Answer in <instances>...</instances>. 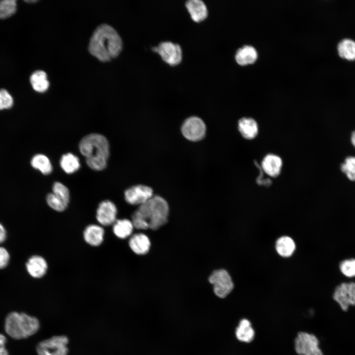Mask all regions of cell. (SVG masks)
Returning a JSON list of instances; mask_svg holds the SVG:
<instances>
[{
    "instance_id": "cell-1",
    "label": "cell",
    "mask_w": 355,
    "mask_h": 355,
    "mask_svg": "<svg viewBox=\"0 0 355 355\" xmlns=\"http://www.w3.org/2000/svg\"><path fill=\"white\" fill-rule=\"evenodd\" d=\"M169 213L167 201L161 196H153L139 206L132 215V222L137 229L157 230L168 221Z\"/></svg>"
},
{
    "instance_id": "cell-2",
    "label": "cell",
    "mask_w": 355,
    "mask_h": 355,
    "mask_svg": "<svg viewBox=\"0 0 355 355\" xmlns=\"http://www.w3.org/2000/svg\"><path fill=\"white\" fill-rule=\"evenodd\" d=\"M88 48L90 53L98 60L107 62L119 54L122 48V42L112 27L102 24L92 35Z\"/></svg>"
},
{
    "instance_id": "cell-3",
    "label": "cell",
    "mask_w": 355,
    "mask_h": 355,
    "mask_svg": "<svg viewBox=\"0 0 355 355\" xmlns=\"http://www.w3.org/2000/svg\"><path fill=\"white\" fill-rule=\"evenodd\" d=\"M79 148L91 169L101 171L106 167L109 155V145L105 137L99 134H89L81 139Z\"/></svg>"
},
{
    "instance_id": "cell-4",
    "label": "cell",
    "mask_w": 355,
    "mask_h": 355,
    "mask_svg": "<svg viewBox=\"0 0 355 355\" xmlns=\"http://www.w3.org/2000/svg\"><path fill=\"white\" fill-rule=\"evenodd\" d=\"M39 326V322L36 317L13 312L9 313L5 319L4 329L12 338L22 339L35 334Z\"/></svg>"
},
{
    "instance_id": "cell-5",
    "label": "cell",
    "mask_w": 355,
    "mask_h": 355,
    "mask_svg": "<svg viewBox=\"0 0 355 355\" xmlns=\"http://www.w3.org/2000/svg\"><path fill=\"white\" fill-rule=\"evenodd\" d=\"M69 338L65 335H56L44 340L36 346L38 355H68Z\"/></svg>"
},
{
    "instance_id": "cell-6",
    "label": "cell",
    "mask_w": 355,
    "mask_h": 355,
    "mask_svg": "<svg viewBox=\"0 0 355 355\" xmlns=\"http://www.w3.org/2000/svg\"><path fill=\"white\" fill-rule=\"evenodd\" d=\"M320 342L314 334L300 332L295 339V349L299 355H324Z\"/></svg>"
},
{
    "instance_id": "cell-7",
    "label": "cell",
    "mask_w": 355,
    "mask_h": 355,
    "mask_svg": "<svg viewBox=\"0 0 355 355\" xmlns=\"http://www.w3.org/2000/svg\"><path fill=\"white\" fill-rule=\"evenodd\" d=\"M209 281L213 285L215 294L221 298L226 297L234 287V284L230 275L224 269L213 271L209 277Z\"/></svg>"
},
{
    "instance_id": "cell-8",
    "label": "cell",
    "mask_w": 355,
    "mask_h": 355,
    "mask_svg": "<svg viewBox=\"0 0 355 355\" xmlns=\"http://www.w3.org/2000/svg\"><path fill=\"white\" fill-rule=\"evenodd\" d=\"M332 298L343 311H347L350 306H355V283H343L337 285Z\"/></svg>"
},
{
    "instance_id": "cell-9",
    "label": "cell",
    "mask_w": 355,
    "mask_h": 355,
    "mask_svg": "<svg viewBox=\"0 0 355 355\" xmlns=\"http://www.w3.org/2000/svg\"><path fill=\"white\" fill-rule=\"evenodd\" d=\"M206 130V125L204 121L196 116L188 118L181 126L182 135L191 141L201 140L204 137Z\"/></svg>"
},
{
    "instance_id": "cell-10",
    "label": "cell",
    "mask_w": 355,
    "mask_h": 355,
    "mask_svg": "<svg viewBox=\"0 0 355 355\" xmlns=\"http://www.w3.org/2000/svg\"><path fill=\"white\" fill-rule=\"evenodd\" d=\"M153 50L160 55L164 61L171 66L177 65L181 61L182 51L178 44L170 41L162 42Z\"/></svg>"
},
{
    "instance_id": "cell-11",
    "label": "cell",
    "mask_w": 355,
    "mask_h": 355,
    "mask_svg": "<svg viewBox=\"0 0 355 355\" xmlns=\"http://www.w3.org/2000/svg\"><path fill=\"white\" fill-rule=\"evenodd\" d=\"M153 190L149 186L137 185L126 189L124 192L126 201L132 205H141L146 203L152 196Z\"/></svg>"
},
{
    "instance_id": "cell-12",
    "label": "cell",
    "mask_w": 355,
    "mask_h": 355,
    "mask_svg": "<svg viewBox=\"0 0 355 355\" xmlns=\"http://www.w3.org/2000/svg\"><path fill=\"white\" fill-rule=\"evenodd\" d=\"M117 210L111 201L105 200L100 203L96 211V217L101 226L112 225L117 220Z\"/></svg>"
},
{
    "instance_id": "cell-13",
    "label": "cell",
    "mask_w": 355,
    "mask_h": 355,
    "mask_svg": "<svg viewBox=\"0 0 355 355\" xmlns=\"http://www.w3.org/2000/svg\"><path fill=\"white\" fill-rule=\"evenodd\" d=\"M282 164L280 157L275 154H268L263 158L261 167L269 176L276 178L281 173Z\"/></svg>"
},
{
    "instance_id": "cell-14",
    "label": "cell",
    "mask_w": 355,
    "mask_h": 355,
    "mask_svg": "<svg viewBox=\"0 0 355 355\" xmlns=\"http://www.w3.org/2000/svg\"><path fill=\"white\" fill-rule=\"evenodd\" d=\"M29 274L35 278H40L46 274L48 265L45 259L41 256L34 255L31 257L26 263Z\"/></svg>"
},
{
    "instance_id": "cell-15",
    "label": "cell",
    "mask_w": 355,
    "mask_h": 355,
    "mask_svg": "<svg viewBox=\"0 0 355 355\" xmlns=\"http://www.w3.org/2000/svg\"><path fill=\"white\" fill-rule=\"evenodd\" d=\"M105 231L101 225L90 224L87 226L83 232L84 241L89 245L99 246L104 241Z\"/></svg>"
},
{
    "instance_id": "cell-16",
    "label": "cell",
    "mask_w": 355,
    "mask_h": 355,
    "mask_svg": "<svg viewBox=\"0 0 355 355\" xmlns=\"http://www.w3.org/2000/svg\"><path fill=\"white\" fill-rule=\"evenodd\" d=\"M129 246L134 253L139 255H143L149 250L150 242L146 235L143 233H137L131 237L129 241Z\"/></svg>"
},
{
    "instance_id": "cell-17",
    "label": "cell",
    "mask_w": 355,
    "mask_h": 355,
    "mask_svg": "<svg viewBox=\"0 0 355 355\" xmlns=\"http://www.w3.org/2000/svg\"><path fill=\"white\" fill-rule=\"evenodd\" d=\"M238 129L242 136L249 140L255 138L258 132L257 123L252 118L240 119L238 122Z\"/></svg>"
},
{
    "instance_id": "cell-18",
    "label": "cell",
    "mask_w": 355,
    "mask_h": 355,
    "mask_svg": "<svg viewBox=\"0 0 355 355\" xmlns=\"http://www.w3.org/2000/svg\"><path fill=\"white\" fill-rule=\"evenodd\" d=\"M185 5L192 19L196 22L204 20L208 16L207 6L201 0H188Z\"/></svg>"
},
{
    "instance_id": "cell-19",
    "label": "cell",
    "mask_w": 355,
    "mask_h": 355,
    "mask_svg": "<svg viewBox=\"0 0 355 355\" xmlns=\"http://www.w3.org/2000/svg\"><path fill=\"white\" fill-rule=\"evenodd\" d=\"M257 53L254 47L246 45L239 48L235 55L237 62L241 65L251 64L255 62Z\"/></svg>"
},
{
    "instance_id": "cell-20",
    "label": "cell",
    "mask_w": 355,
    "mask_h": 355,
    "mask_svg": "<svg viewBox=\"0 0 355 355\" xmlns=\"http://www.w3.org/2000/svg\"><path fill=\"white\" fill-rule=\"evenodd\" d=\"M275 246L277 253L283 257L291 256L296 248L293 240L286 236H282L278 239Z\"/></svg>"
},
{
    "instance_id": "cell-21",
    "label": "cell",
    "mask_w": 355,
    "mask_h": 355,
    "mask_svg": "<svg viewBox=\"0 0 355 355\" xmlns=\"http://www.w3.org/2000/svg\"><path fill=\"white\" fill-rule=\"evenodd\" d=\"M254 334L250 322L246 319L241 320L235 331L237 339L243 342L249 343L253 339Z\"/></svg>"
},
{
    "instance_id": "cell-22",
    "label": "cell",
    "mask_w": 355,
    "mask_h": 355,
    "mask_svg": "<svg viewBox=\"0 0 355 355\" xmlns=\"http://www.w3.org/2000/svg\"><path fill=\"white\" fill-rule=\"evenodd\" d=\"M134 228L132 221L128 219H117L112 225V231L114 234L121 239H124L130 236Z\"/></svg>"
},
{
    "instance_id": "cell-23",
    "label": "cell",
    "mask_w": 355,
    "mask_h": 355,
    "mask_svg": "<svg viewBox=\"0 0 355 355\" xmlns=\"http://www.w3.org/2000/svg\"><path fill=\"white\" fill-rule=\"evenodd\" d=\"M337 51L342 58L350 61L355 60V41L350 38L342 39L337 45Z\"/></svg>"
},
{
    "instance_id": "cell-24",
    "label": "cell",
    "mask_w": 355,
    "mask_h": 355,
    "mask_svg": "<svg viewBox=\"0 0 355 355\" xmlns=\"http://www.w3.org/2000/svg\"><path fill=\"white\" fill-rule=\"evenodd\" d=\"M30 80L33 89L38 92H44L49 87L47 74L44 71H35L31 75Z\"/></svg>"
},
{
    "instance_id": "cell-25",
    "label": "cell",
    "mask_w": 355,
    "mask_h": 355,
    "mask_svg": "<svg viewBox=\"0 0 355 355\" xmlns=\"http://www.w3.org/2000/svg\"><path fill=\"white\" fill-rule=\"evenodd\" d=\"M62 169L67 174H72L77 171L80 166L78 158L71 153L64 154L60 161Z\"/></svg>"
},
{
    "instance_id": "cell-26",
    "label": "cell",
    "mask_w": 355,
    "mask_h": 355,
    "mask_svg": "<svg viewBox=\"0 0 355 355\" xmlns=\"http://www.w3.org/2000/svg\"><path fill=\"white\" fill-rule=\"evenodd\" d=\"M31 163L33 168L38 170L44 175H48L52 172L51 163L48 158L43 154L35 155L32 158Z\"/></svg>"
},
{
    "instance_id": "cell-27",
    "label": "cell",
    "mask_w": 355,
    "mask_h": 355,
    "mask_svg": "<svg viewBox=\"0 0 355 355\" xmlns=\"http://www.w3.org/2000/svg\"><path fill=\"white\" fill-rule=\"evenodd\" d=\"M340 170L349 180L355 181V156L346 157L340 165Z\"/></svg>"
},
{
    "instance_id": "cell-28",
    "label": "cell",
    "mask_w": 355,
    "mask_h": 355,
    "mask_svg": "<svg viewBox=\"0 0 355 355\" xmlns=\"http://www.w3.org/2000/svg\"><path fill=\"white\" fill-rule=\"evenodd\" d=\"M16 1L2 0L0 1V18L4 19L13 15L16 10Z\"/></svg>"
},
{
    "instance_id": "cell-29",
    "label": "cell",
    "mask_w": 355,
    "mask_h": 355,
    "mask_svg": "<svg viewBox=\"0 0 355 355\" xmlns=\"http://www.w3.org/2000/svg\"><path fill=\"white\" fill-rule=\"evenodd\" d=\"M48 206L57 212H63L66 210L68 204L53 193L48 194L46 197Z\"/></svg>"
},
{
    "instance_id": "cell-30",
    "label": "cell",
    "mask_w": 355,
    "mask_h": 355,
    "mask_svg": "<svg viewBox=\"0 0 355 355\" xmlns=\"http://www.w3.org/2000/svg\"><path fill=\"white\" fill-rule=\"evenodd\" d=\"M341 273L347 277H355V259L350 258L343 260L340 263Z\"/></svg>"
},
{
    "instance_id": "cell-31",
    "label": "cell",
    "mask_w": 355,
    "mask_h": 355,
    "mask_svg": "<svg viewBox=\"0 0 355 355\" xmlns=\"http://www.w3.org/2000/svg\"><path fill=\"white\" fill-rule=\"evenodd\" d=\"M52 193L60 197L67 204L70 200V192L68 188L60 182H56L52 187Z\"/></svg>"
},
{
    "instance_id": "cell-32",
    "label": "cell",
    "mask_w": 355,
    "mask_h": 355,
    "mask_svg": "<svg viewBox=\"0 0 355 355\" xmlns=\"http://www.w3.org/2000/svg\"><path fill=\"white\" fill-rule=\"evenodd\" d=\"M13 99L10 93L5 89H0V110L8 109L12 107Z\"/></svg>"
},
{
    "instance_id": "cell-33",
    "label": "cell",
    "mask_w": 355,
    "mask_h": 355,
    "mask_svg": "<svg viewBox=\"0 0 355 355\" xmlns=\"http://www.w3.org/2000/svg\"><path fill=\"white\" fill-rule=\"evenodd\" d=\"M254 163L255 166L258 168L260 174L256 178V183L260 185L266 187L271 185L272 183L271 180L269 178L265 179H263V173L262 169L261 167H260V166L258 164L257 162H254Z\"/></svg>"
},
{
    "instance_id": "cell-34",
    "label": "cell",
    "mask_w": 355,
    "mask_h": 355,
    "mask_svg": "<svg viewBox=\"0 0 355 355\" xmlns=\"http://www.w3.org/2000/svg\"><path fill=\"white\" fill-rule=\"evenodd\" d=\"M9 254L4 248L0 247V269L4 268L8 264Z\"/></svg>"
},
{
    "instance_id": "cell-35",
    "label": "cell",
    "mask_w": 355,
    "mask_h": 355,
    "mask_svg": "<svg viewBox=\"0 0 355 355\" xmlns=\"http://www.w3.org/2000/svg\"><path fill=\"white\" fill-rule=\"evenodd\" d=\"M6 342V337L0 333V355H8V353L5 347Z\"/></svg>"
},
{
    "instance_id": "cell-36",
    "label": "cell",
    "mask_w": 355,
    "mask_h": 355,
    "mask_svg": "<svg viewBox=\"0 0 355 355\" xmlns=\"http://www.w3.org/2000/svg\"><path fill=\"white\" fill-rule=\"evenodd\" d=\"M6 237V232L3 226L0 223V243L4 241Z\"/></svg>"
},
{
    "instance_id": "cell-37",
    "label": "cell",
    "mask_w": 355,
    "mask_h": 355,
    "mask_svg": "<svg viewBox=\"0 0 355 355\" xmlns=\"http://www.w3.org/2000/svg\"><path fill=\"white\" fill-rule=\"evenodd\" d=\"M350 141L352 146L355 149V130L351 133Z\"/></svg>"
},
{
    "instance_id": "cell-38",
    "label": "cell",
    "mask_w": 355,
    "mask_h": 355,
    "mask_svg": "<svg viewBox=\"0 0 355 355\" xmlns=\"http://www.w3.org/2000/svg\"><path fill=\"white\" fill-rule=\"evenodd\" d=\"M27 2H36V0H27Z\"/></svg>"
}]
</instances>
